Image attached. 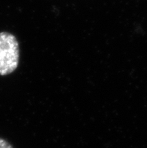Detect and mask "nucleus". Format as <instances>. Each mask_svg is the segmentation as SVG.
<instances>
[{"instance_id": "nucleus-2", "label": "nucleus", "mask_w": 147, "mask_h": 148, "mask_svg": "<svg viewBox=\"0 0 147 148\" xmlns=\"http://www.w3.org/2000/svg\"><path fill=\"white\" fill-rule=\"evenodd\" d=\"M0 148H14L13 146L5 139L0 138Z\"/></svg>"}, {"instance_id": "nucleus-1", "label": "nucleus", "mask_w": 147, "mask_h": 148, "mask_svg": "<svg viewBox=\"0 0 147 148\" xmlns=\"http://www.w3.org/2000/svg\"><path fill=\"white\" fill-rule=\"evenodd\" d=\"M20 47L17 38L7 32H0V75H10L17 69Z\"/></svg>"}]
</instances>
